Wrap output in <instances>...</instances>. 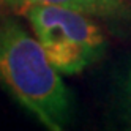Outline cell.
Segmentation results:
<instances>
[{
    "instance_id": "5",
    "label": "cell",
    "mask_w": 131,
    "mask_h": 131,
    "mask_svg": "<svg viewBox=\"0 0 131 131\" xmlns=\"http://www.w3.org/2000/svg\"><path fill=\"white\" fill-rule=\"evenodd\" d=\"M0 5H2V0H0Z\"/></svg>"
},
{
    "instance_id": "1",
    "label": "cell",
    "mask_w": 131,
    "mask_h": 131,
    "mask_svg": "<svg viewBox=\"0 0 131 131\" xmlns=\"http://www.w3.org/2000/svg\"><path fill=\"white\" fill-rule=\"evenodd\" d=\"M0 84L51 131L71 118V95L43 46L13 17H0Z\"/></svg>"
},
{
    "instance_id": "4",
    "label": "cell",
    "mask_w": 131,
    "mask_h": 131,
    "mask_svg": "<svg viewBox=\"0 0 131 131\" xmlns=\"http://www.w3.org/2000/svg\"><path fill=\"white\" fill-rule=\"evenodd\" d=\"M128 93H129V98H131V71L128 74Z\"/></svg>"
},
{
    "instance_id": "2",
    "label": "cell",
    "mask_w": 131,
    "mask_h": 131,
    "mask_svg": "<svg viewBox=\"0 0 131 131\" xmlns=\"http://www.w3.org/2000/svg\"><path fill=\"white\" fill-rule=\"evenodd\" d=\"M21 14L63 76L82 73L106 49V36L90 14L55 5H30Z\"/></svg>"
},
{
    "instance_id": "3",
    "label": "cell",
    "mask_w": 131,
    "mask_h": 131,
    "mask_svg": "<svg viewBox=\"0 0 131 131\" xmlns=\"http://www.w3.org/2000/svg\"><path fill=\"white\" fill-rule=\"evenodd\" d=\"M30 5H55L82 11L95 17H118L126 13L123 0H2V5L14 13H22Z\"/></svg>"
}]
</instances>
